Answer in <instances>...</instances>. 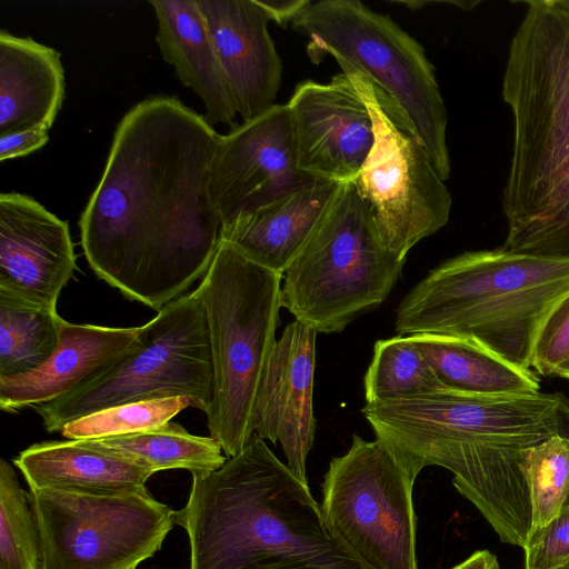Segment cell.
Returning a JSON list of instances; mask_svg holds the SVG:
<instances>
[{
	"mask_svg": "<svg viewBox=\"0 0 569 569\" xmlns=\"http://www.w3.org/2000/svg\"><path fill=\"white\" fill-rule=\"evenodd\" d=\"M282 280V274L219 239L192 291L206 316L213 368L208 429L227 458L239 453L253 435L258 390L277 342Z\"/></svg>",
	"mask_w": 569,
	"mask_h": 569,
	"instance_id": "52a82bcc",
	"label": "cell"
},
{
	"mask_svg": "<svg viewBox=\"0 0 569 569\" xmlns=\"http://www.w3.org/2000/svg\"><path fill=\"white\" fill-rule=\"evenodd\" d=\"M317 181L297 164L287 104H274L220 137L210 196L223 226Z\"/></svg>",
	"mask_w": 569,
	"mask_h": 569,
	"instance_id": "4fadbf2b",
	"label": "cell"
},
{
	"mask_svg": "<svg viewBox=\"0 0 569 569\" xmlns=\"http://www.w3.org/2000/svg\"><path fill=\"white\" fill-rule=\"evenodd\" d=\"M76 260L67 221L29 196L0 193V289L57 310Z\"/></svg>",
	"mask_w": 569,
	"mask_h": 569,
	"instance_id": "2e32d148",
	"label": "cell"
},
{
	"mask_svg": "<svg viewBox=\"0 0 569 569\" xmlns=\"http://www.w3.org/2000/svg\"><path fill=\"white\" fill-rule=\"evenodd\" d=\"M341 183L317 181L221 226L220 239L284 274L328 212Z\"/></svg>",
	"mask_w": 569,
	"mask_h": 569,
	"instance_id": "d6986e66",
	"label": "cell"
},
{
	"mask_svg": "<svg viewBox=\"0 0 569 569\" xmlns=\"http://www.w3.org/2000/svg\"><path fill=\"white\" fill-rule=\"evenodd\" d=\"M451 569H500V566L493 553L478 550Z\"/></svg>",
	"mask_w": 569,
	"mask_h": 569,
	"instance_id": "836d02e7",
	"label": "cell"
},
{
	"mask_svg": "<svg viewBox=\"0 0 569 569\" xmlns=\"http://www.w3.org/2000/svg\"><path fill=\"white\" fill-rule=\"evenodd\" d=\"M0 569H41L38 525L13 468L0 460Z\"/></svg>",
	"mask_w": 569,
	"mask_h": 569,
	"instance_id": "83f0119b",
	"label": "cell"
},
{
	"mask_svg": "<svg viewBox=\"0 0 569 569\" xmlns=\"http://www.w3.org/2000/svg\"><path fill=\"white\" fill-rule=\"evenodd\" d=\"M569 297V257L467 251L432 269L400 301L396 331L472 339L522 369L551 313Z\"/></svg>",
	"mask_w": 569,
	"mask_h": 569,
	"instance_id": "5b68a950",
	"label": "cell"
},
{
	"mask_svg": "<svg viewBox=\"0 0 569 569\" xmlns=\"http://www.w3.org/2000/svg\"><path fill=\"white\" fill-rule=\"evenodd\" d=\"M30 490L81 493H144L154 472L92 440L31 445L14 459Z\"/></svg>",
	"mask_w": 569,
	"mask_h": 569,
	"instance_id": "ffe728a7",
	"label": "cell"
},
{
	"mask_svg": "<svg viewBox=\"0 0 569 569\" xmlns=\"http://www.w3.org/2000/svg\"><path fill=\"white\" fill-rule=\"evenodd\" d=\"M291 24L309 39L313 63L331 56L369 80L385 112L425 148L442 180L450 177L446 106L435 67L415 38L358 0L310 1Z\"/></svg>",
	"mask_w": 569,
	"mask_h": 569,
	"instance_id": "8992f818",
	"label": "cell"
},
{
	"mask_svg": "<svg viewBox=\"0 0 569 569\" xmlns=\"http://www.w3.org/2000/svg\"><path fill=\"white\" fill-rule=\"evenodd\" d=\"M342 72L366 102L375 132L372 149L352 182L385 247L406 259L413 246L447 224L450 192L425 148L381 108L369 80L353 70Z\"/></svg>",
	"mask_w": 569,
	"mask_h": 569,
	"instance_id": "7c38bea8",
	"label": "cell"
},
{
	"mask_svg": "<svg viewBox=\"0 0 569 569\" xmlns=\"http://www.w3.org/2000/svg\"><path fill=\"white\" fill-rule=\"evenodd\" d=\"M523 472L529 491V536L555 519L569 498V435H555L525 451Z\"/></svg>",
	"mask_w": 569,
	"mask_h": 569,
	"instance_id": "4316f807",
	"label": "cell"
},
{
	"mask_svg": "<svg viewBox=\"0 0 569 569\" xmlns=\"http://www.w3.org/2000/svg\"><path fill=\"white\" fill-rule=\"evenodd\" d=\"M525 569H555L569 561V503L541 530L529 536Z\"/></svg>",
	"mask_w": 569,
	"mask_h": 569,
	"instance_id": "f546056e",
	"label": "cell"
},
{
	"mask_svg": "<svg viewBox=\"0 0 569 569\" xmlns=\"http://www.w3.org/2000/svg\"><path fill=\"white\" fill-rule=\"evenodd\" d=\"M409 337L449 389L483 395L540 391L535 371L512 365L472 339L436 333Z\"/></svg>",
	"mask_w": 569,
	"mask_h": 569,
	"instance_id": "603a6c76",
	"label": "cell"
},
{
	"mask_svg": "<svg viewBox=\"0 0 569 569\" xmlns=\"http://www.w3.org/2000/svg\"><path fill=\"white\" fill-rule=\"evenodd\" d=\"M220 137L168 96L118 123L79 227L93 272L128 299L160 311L207 272L222 224L210 196Z\"/></svg>",
	"mask_w": 569,
	"mask_h": 569,
	"instance_id": "6da1fadb",
	"label": "cell"
},
{
	"mask_svg": "<svg viewBox=\"0 0 569 569\" xmlns=\"http://www.w3.org/2000/svg\"><path fill=\"white\" fill-rule=\"evenodd\" d=\"M41 569H137L160 550L176 512L151 493L30 490Z\"/></svg>",
	"mask_w": 569,
	"mask_h": 569,
	"instance_id": "8fae6325",
	"label": "cell"
},
{
	"mask_svg": "<svg viewBox=\"0 0 569 569\" xmlns=\"http://www.w3.org/2000/svg\"><path fill=\"white\" fill-rule=\"evenodd\" d=\"M97 445L151 469H186L192 473L219 469L227 460L212 437L191 435L181 425L167 422L146 431L92 439Z\"/></svg>",
	"mask_w": 569,
	"mask_h": 569,
	"instance_id": "cb8c5ba5",
	"label": "cell"
},
{
	"mask_svg": "<svg viewBox=\"0 0 569 569\" xmlns=\"http://www.w3.org/2000/svg\"><path fill=\"white\" fill-rule=\"evenodd\" d=\"M405 263L382 243L353 182L341 183L323 220L283 274L281 306L318 333L341 332L387 299Z\"/></svg>",
	"mask_w": 569,
	"mask_h": 569,
	"instance_id": "ba28073f",
	"label": "cell"
},
{
	"mask_svg": "<svg viewBox=\"0 0 569 569\" xmlns=\"http://www.w3.org/2000/svg\"><path fill=\"white\" fill-rule=\"evenodd\" d=\"M555 376L569 380V358L558 368Z\"/></svg>",
	"mask_w": 569,
	"mask_h": 569,
	"instance_id": "e575fe53",
	"label": "cell"
},
{
	"mask_svg": "<svg viewBox=\"0 0 569 569\" xmlns=\"http://www.w3.org/2000/svg\"><path fill=\"white\" fill-rule=\"evenodd\" d=\"M567 503H569V498H568V501H567Z\"/></svg>",
	"mask_w": 569,
	"mask_h": 569,
	"instance_id": "8d00e7d4",
	"label": "cell"
},
{
	"mask_svg": "<svg viewBox=\"0 0 569 569\" xmlns=\"http://www.w3.org/2000/svg\"><path fill=\"white\" fill-rule=\"evenodd\" d=\"M299 169L338 183L358 176L375 142L368 107L343 72L300 82L287 103Z\"/></svg>",
	"mask_w": 569,
	"mask_h": 569,
	"instance_id": "5bb4252c",
	"label": "cell"
},
{
	"mask_svg": "<svg viewBox=\"0 0 569 569\" xmlns=\"http://www.w3.org/2000/svg\"><path fill=\"white\" fill-rule=\"evenodd\" d=\"M187 397L206 415L213 400L208 325L193 292L166 305L140 327L137 342L68 393L34 406L44 429L136 401Z\"/></svg>",
	"mask_w": 569,
	"mask_h": 569,
	"instance_id": "9c48e42d",
	"label": "cell"
},
{
	"mask_svg": "<svg viewBox=\"0 0 569 569\" xmlns=\"http://www.w3.org/2000/svg\"><path fill=\"white\" fill-rule=\"evenodd\" d=\"M567 2L569 3V0H567Z\"/></svg>",
	"mask_w": 569,
	"mask_h": 569,
	"instance_id": "74e56055",
	"label": "cell"
},
{
	"mask_svg": "<svg viewBox=\"0 0 569 569\" xmlns=\"http://www.w3.org/2000/svg\"><path fill=\"white\" fill-rule=\"evenodd\" d=\"M60 57L30 37L0 32V136L51 128L64 98Z\"/></svg>",
	"mask_w": 569,
	"mask_h": 569,
	"instance_id": "7402d4cb",
	"label": "cell"
},
{
	"mask_svg": "<svg viewBox=\"0 0 569 569\" xmlns=\"http://www.w3.org/2000/svg\"><path fill=\"white\" fill-rule=\"evenodd\" d=\"M271 21L284 27L300 14L311 0H258Z\"/></svg>",
	"mask_w": 569,
	"mask_h": 569,
	"instance_id": "d6a6232c",
	"label": "cell"
},
{
	"mask_svg": "<svg viewBox=\"0 0 569 569\" xmlns=\"http://www.w3.org/2000/svg\"><path fill=\"white\" fill-rule=\"evenodd\" d=\"M415 480L385 442L353 435L321 485L327 531L366 569H418Z\"/></svg>",
	"mask_w": 569,
	"mask_h": 569,
	"instance_id": "30bf717a",
	"label": "cell"
},
{
	"mask_svg": "<svg viewBox=\"0 0 569 569\" xmlns=\"http://www.w3.org/2000/svg\"><path fill=\"white\" fill-rule=\"evenodd\" d=\"M176 523L190 569H366L327 531L309 486L254 433L219 469L192 473Z\"/></svg>",
	"mask_w": 569,
	"mask_h": 569,
	"instance_id": "277c9868",
	"label": "cell"
},
{
	"mask_svg": "<svg viewBox=\"0 0 569 569\" xmlns=\"http://www.w3.org/2000/svg\"><path fill=\"white\" fill-rule=\"evenodd\" d=\"M317 331L293 320L277 340L262 377L252 418L253 433L280 442L287 466L305 485L316 433L313 381Z\"/></svg>",
	"mask_w": 569,
	"mask_h": 569,
	"instance_id": "9a60e30c",
	"label": "cell"
},
{
	"mask_svg": "<svg viewBox=\"0 0 569 569\" xmlns=\"http://www.w3.org/2000/svg\"><path fill=\"white\" fill-rule=\"evenodd\" d=\"M140 327L114 328L61 320L59 343L36 370L0 376V409L17 412L52 401L113 362L138 340Z\"/></svg>",
	"mask_w": 569,
	"mask_h": 569,
	"instance_id": "ac0fdd59",
	"label": "cell"
},
{
	"mask_svg": "<svg viewBox=\"0 0 569 569\" xmlns=\"http://www.w3.org/2000/svg\"><path fill=\"white\" fill-rule=\"evenodd\" d=\"M362 415L415 477L428 466L452 483L505 543L526 546L531 509L525 451L569 435V399L560 392L483 395L445 388L366 403Z\"/></svg>",
	"mask_w": 569,
	"mask_h": 569,
	"instance_id": "7a4b0ae2",
	"label": "cell"
},
{
	"mask_svg": "<svg viewBox=\"0 0 569 569\" xmlns=\"http://www.w3.org/2000/svg\"><path fill=\"white\" fill-rule=\"evenodd\" d=\"M61 320L57 310L0 289V376L42 366L57 349Z\"/></svg>",
	"mask_w": 569,
	"mask_h": 569,
	"instance_id": "d4e9b609",
	"label": "cell"
},
{
	"mask_svg": "<svg viewBox=\"0 0 569 569\" xmlns=\"http://www.w3.org/2000/svg\"><path fill=\"white\" fill-rule=\"evenodd\" d=\"M366 403L417 397L447 388L409 336L377 340L365 378Z\"/></svg>",
	"mask_w": 569,
	"mask_h": 569,
	"instance_id": "484cf974",
	"label": "cell"
},
{
	"mask_svg": "<svg viewBox=\"0 0 569 569\" xmlns=\"http://www.w3.org/2000/svg\"><path fill=\"white\" fill-rule=\"evenodd\" d=\"M150 4L158 20L156 40L163 60L202 100L210 124L234 128V99L197 0H152Z\"/></svg>",
	"mask_w": 569,
	"mask_h": 569,
	"instance_id": "44dd1931",
	"label": "cell"
},
{
	"mask_svg": "<svg viewBox=\"0 0 569 569\" xmlns=\"http://www.w3.org/2000/svg\"><path fill=\"white\" fill-rule=\"evenodd\" d=\"M569 358V297L546 321L537 340L531 370L540 376H555Z\"/></svg>",
	"mask_w": 569,
	"mask_h": 569,
	"instance_id": "4dcf8cb0",
	"label": "cell"
},
{
	"mask_svg": "<svg viewBox=\"0 0 569 569\" xmlns=\"http://www.w3.org/2000/svg\"><path fill=\"white\" fill-rule=\"evenodd\" d=\"M522 3L501 88L512 118L501 247L569 257V3Z\"/></svg>",
	"mask_w": 569,
	"mask_h": 569,
	"instance_id": "3957f363",
	"label": "cell"
},
{
	"mask_svg": "<svg viewBox=\"0 0 569 569\" xmlns=\"http://www.w3.org/2000/svg\"><path fill=\"white\" fill-rule=\"evenodd\" d=\"M555 569H569V561L563 563V565H561V566H559V567H557V568H555Z\"/></svg>",
	"mask_w": 569,
	"mask_h": 569,
	"instance_id": "d590c367",
	"label": "cell"
},
{
	"mask_svg": "<svg viewBox=\"0 0 569 569\" xmlns=\"http://www.w3.org/2000/svg\"><path fill=\"white\" fill-rule=\"evenodd\" d=\"M193 407L187 397L128 402L110 407L67 423L60 433L69 440H92L137 433L160 427Z\"/></svg>",
	"mask_w": 569,
	"mask_h": 569,
	"instance_id": "f1b7e54d",
	"label": "cell"
},
{
	"mask_svg": "<svg viewBox=\"0 0 569 569\" xmlns=\"http://www.w3.org/2000/svg\"><path fill=\"white\" fill-rule=\"evenodd\" d=\"M48 140V129L44 127L0 136V161L27 156L43 147Z\"/></svg>",
	"mask_w": 569,
	"mask_h": 569,
	"instance_id": "1f68e13d",
	"label": "cell"
},
{
	"mask_svg": "<svg viewBox=\"0 0 569 569\" xmlns=\"http://www.w3.org/2000/svg\"><path fill=\"white\" fill-rule=\"evenodd\" d=\"M243 122L276 103L281 59L258 0H197Z\"/></svg>",
	"mask_w": 569,
	"mask_h": 569,
	"instance_id": "e0dca14e",
	"label": "cell"
}]
</instances>
